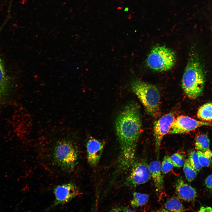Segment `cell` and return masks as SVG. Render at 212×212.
<instances>
[{"instance_id": "18", "label": "cell", "mask_w": 212, "mask_h": 212, "mask_svg": "<svg viewBox=\"0 0 212 212\" xmlns=\"http://www.w3.org/2000/svg\"><path fill=\"white\" fill-rule=\"evenodd\" d=\"M183 170L186 178L188 181L191 182L196 178L197 171L191 164L188 159H186L184 161Z\"/></svg>"}, {"instance_id": "23", "label": "cell", "mask_w": 212, "mask_h": 212, "mask_svg": "<svg viewBox=\"0 0 212 212\" xmlns=\"http://www.w3.org/2000/svg\"><path fill=\"white\" fill-rule=\"evenodd\" d=\"M111 211L114 212H130L134 211L131 210V209L127 207H119L113 208L112 209Z\"/></svg>"}, {"instance_id": "10", "label": "cell", "mask_w": 212, "mask_h": 212, "mask_svg": "<svg viewBox=\"0 0 212 212\" xmlns=\"http://www.w3.org/2000/svg\"><path fill=\"white\" fill-rule=\"evenodd\" d=\"M12 84L5 64L0 55V106L11 92Z\"/></svg>"}, {"instance_id": "21", "label": "cell", "mask_w": 212, "mask_h": 212, "mask_svg": "<svg viewBox=\"0 0 212 212\" xmlns=\"http://www.w3.org/2000/svg\"><path fill=\"white\" fill-rule=\"evenodd\" d=\"M170 158L174 167L180 168L183 165L184 160L183 156L180 153H175Z\"/></svg>"}, {"instance_id": "3", "label": "cell", "mask_w": 212, "mask_h": 212, "mask_svg": "<svg viewBox=\"0 0 212 212\" xmlns=\"http://www.w3.org/2000/svg\"><path fill=\"white\" fill-rule=\"evenodd\" d=\"M133 92L144 106L146 112L152 116L158 114L160 96L158 89L155 86L139 80L133 81L131 84Z\"/></svg>"}, {"instance_id": "9", "label": "cell", "mask_w": 212, "mask_h": 212, "mask_svg": "<svg viewBox=\"0 0 212 212\" xmlns=\"http://www.w3.org/2000/svg\"><path fill=\"white\" fill-rule=\"evenodd\" d=\"M54 192L55 197L54 206L68 203L79 193L77 186L72 183L57 186L54 188Z\"/></svg>"}, {"instance_id": "5", "label": "cell", "mask_w": 212, "mask_h": 212, "mask_svg": "<svg viewBox=\"0 0 212 212\" xmlns=\"http://www.w3.org/2000/svg\"><path fill=\"white\" fill-rule=\"evenodd\" d=\"M176 61V55L172 50L165 46H158L151 50L147 58L146 63L151 69L161 72L171 69Z\"/></svg>"}, {"instance_id": "2", "label": "cell", "mask_w": 212, "mask_h": 212, "mask_svg": "<svg viewBox=\"0 0 212 212\" xmlns=\"http://www.w3.org/2000/svg\"><path fill=\"white\" fill-rule=\"evenodd\" d=\"M205 77L202 64L196 54L188 59L182 80V87L190 98L195 99L200 96L203 90Z\"/></svg>"}, {"instance_id": "19", "label": "cell", "mask_w": 212, "mask_h": 212, "mask_svg": "<svg viewBox=\"0 0 212 212\" xmlns=\"http://www.w3.org/2000/svg\"><path fill=\"white\" fill-rule=\"evenodd\" d=\"M174 167L170 157L168 155L165 156L161 165L162 173L163 174L168 173L173 169Z\"/></svg>"}, {"instance_id": "11", "label": "cell", "mask_w": 212, "mask_h": 212, "mask_svg": "<svg viewBox=\"0 0 212 212\" xmlns=\"http://www.w3.org/2000/svg\"><path fill=\"white\" fill-rule=\"evenodd\" d=\"M103 143L94 138L90 139L87 145V158L89 164L92 166L98 163L104 149Z\"/></svg>"}, {"instance_id": "1", "label": "cell", "mask_w": 212, "mask_h": 212, "mask_svg": "<svg viewBox=\"0 0 212 212\" xmlns=\"http://www.w3.org/2000/svg\"><path fill=\"white\" fill-rule=\"evenodd\" d=\"M141 126L139 109L134 103L126 106L117 118L116 131L121 150L118 163L122 170L130 168L135 161Z\"/></svg>"}, {"instance_id": "15", "label": "cell", "mask_w": 212, "mask_h": 212, "mask_svg": "<svg viewBox=\"0 0 212 212\" xmlns=\"http://www.w3.org/2000/svg\"><path fill=\"white\" fill-rule=\"evenodd\" d=\"M165 207L168 211L181 212L186 210L179 199L175 197H173L169 199L165 203Z\"/></svg>"}, {"instance_id": "12", "label": "cell", "mask_w": 212, "mask_h": 212, "mask_svg": "<svg viewBox=\"0 0 212 212\" xmlns=\"http://www.w3.org/2000/svg\"><path fill=\"white\" fill-rule=\"evenodd\" d=\"M175 192L179 198L187 202L193 201L197 196L196 190L185 183L181 177H179L177 179Z\"/></svg>"}, {"instance_id": "22", "label": "cell", "mask_w": 212, "mask_h": 212, "mask_svg": "<svg viewBox=\"0 0 212 212\" xmlns=\"http://www.w3.org/2000/svg\"><path fill=\"white\" fill-rule=\"evenodd\" d=\"M196 153L201 166L202 167H206L209 165L211 161L210 158L206 155L203 151L198 150Z\"/></svg>"}, {"instance_id": "16", "label": "cell", "mask_w": 212, "mask_h": 212, "mask_svg": "<svg viewBox=\"0 0 212 212\" xmlns=\"http://www.w3.org/2000/svg\"><path fill=\"white\" fill-rule=\"evenodd\" d=\"M149 199V196L147 194L135 192L133 193L130 204L134 208L142 206L147 203Z\"/></svg>"}, {"instance_id": "25", "label": "cell", "mask_w": 212, "mask_h": 212, "mask_svg": "<svg viewBox=\"0 0 212 212\" xmlns=\"http://www.w3.org/2000/svg\"><path fill=\"white\" fill-rule=\"evenodd\" d=\"M199 212H212V208L208 206H202L199 210Z\"/></svg>"}, {"instance_id": "14", "label": "cell", "mask_w": 212, "mask_h": 212, "mask_svg": "<svg viewBox=\"0 0 212 212\" xmlns=\"http://www.w3.org/2000/svg\"><path fill=\"white\" fill-rule=\"evenodd\" d=\"M197 116L199 119L206 122L212 121V102L205 104L198 109Z\"/></svg>"}, {"instance_id": "7", "label": "cell", "mask_w": 212, "mask_h": 212, "mask_svg": "<svg viewBox=\"0 0 212 212\" xmlns=\"http://www.w3.org/2000/svg\"><path fill=\"white\" fill-rule=\"evenodd\" d=\"M212 124L199 121L190 117L181 115L175 119L169 131L171 134L185 133L204 126H209Z\"/></svg>"}, {"instance_id": "6", "label": "cell", "mask_w": 212, "mask_h": 212, "mask_svg": "<svg viewBox=\"0 0 212 212\" xmlns=\"http://www.w3.org/2000/svg\"><path fill=\"white\" fill-rule=\"evenodd\" d=\"M126 179L125 184L130 187H135L145 183L150 178L148 165L144 159L135 161Z\"/></svg>"}, {"instance_id": "20", "label": "cell", "mask_w": 212, "mask_h": 212, "mask_svg": "<svg viewBox=\"0 0 212 212\" xmlns=\"http://www.w3.org/2000/svg\"><path fill=\"white\" fill-rule=\"evenodd\" d=\"M188 159L191 164L197 171L201 170L202 167L200 163L196 152L194 150L191 151L189 154Z\"/></svg>"}, {"instance_id": "8", "label": "cell", "mask_w": 212, "mask_h": 212, "mask_svg": "<svg viewBox=\"0 0 212 212\" xmlns=\"http://www.w3.org/2000/svg\"><path fill=\"white\" fill-rule=\"evenodd\" d=\"M175 119L172 112L165 114L154 123V134L155 139L157 156H159L162 140L164 136L169 132L172 125Z\"/></svg>"}, {"instance_id": "4", "label": "cell", "mask_w": 212, "mask_h": 212, "mask_svg": "<svg viewBox=\"0 0 212 212\" xmlns=\"http://www.w3.org/2000/svg\"><path fill=\"white\" fill-rule=\"evenodd\" d=\"M52 157L55 163L66 171L72 170L77 163V152L72 141L68 138L58 140L54 147Z\"/></svg>"}, {"instance_id": "24", "label": "cell", "mask_w": 212, "mask_h": 212, "mask_svg": "<svg viewBox=\"0 0 212 212\" xmlns=\"http://www.w3.org/2000/svg\"><path fill=\"white\" fill-rule=\"evenodd\" d=\"M205 184L207 188L212 190V175H209L206 178Z\"/></svg>"}, {"instance_id": "13", "label": "cell", "mask_w": 212, "mask_h": 212, "mask_svg": "<svg viewBox=\"0 0 212 212\" xmlns=\"http://www.w3.org/2000/svg\"><path fill=\"white\" fill-rule=\"evenodd\" d=\"M151 176L153 180L155 187L158 191L163 188L164 181L161 174V165L158 160L153 161L148 165Z\"/></svg>"}, {"instance_id": "17", "label": "cell", "mask_w": 212, "mask_h": 212, "mask_svg": "<svg viewBox=\"0 0 212 212\" xmlns=\"http://www.w3.org/2000/svg\"><path fill=\"white\" fill-rule=\"evenodd\" d=\"M210 140L207 136L204 134H201L196 138L195 146L197 150L204 151L209 148Z\"/></svg>"}]
</instances>
